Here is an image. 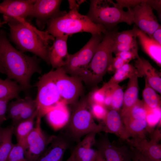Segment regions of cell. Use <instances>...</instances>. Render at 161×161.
I'll list each match as a JSON object with an SVG mask.
<instances>
[{
    "label": "cell",
    "instance_id": "cell-38",
    "mask_svg": "<svg viewBox=\"0 0 161 161\" xmlns=\"http://www.w3.org/2000/svg\"><path fill=\"white\" fill-rule=\"evenodd\" d=\"M91 112L94 117L103 121L106 117L108 111L104 106L97 104H91Z\"/></svg>",
    "mask_w": 161,
    "mask_h": 161
},
{
    "label": "cell",
    "instance_id": "cell-51",
    "mask_svg": "<svg viewBox=\"0 0 161 161\" xmlns=\"http://www.w3.org/2000/svg\"><path fill=\"white\" fill-rule=\"evenodd\" d=\"M74 161H75L74 160Z\"/></svg>",
    "mask_w": 161,
    "mask_h": 161
},
{
    "label": "cell",
    "instance_id": "cell-42",
    "mask_svg": "<svg viewBox=\"0 0 161 161\" xmlns=\"http://www.w3.org/2000/svg\"><path fill=\"white\" fill-rule=\"evenodd\" d=\"M116 3L121 8L123 9L127 7L128 9H133L135 7L140 4L143 0H117Z\"/></svg>",
    "mask_w": 161,
    "mask_h": 161
},
{
    "label": "cell",
    "instance_id": "cell-18",
    "mask_svg": "<svg viewBox=\"0 0 161 161\" xmlns=\"http://www.w3.org/2000/svg\"><path fill=\"white\" fill-rule=\"evenodd\" d=\"M68 37L65 35L55 37L52 45L49 47L48 59L53 69L63 67L67 63L69 56L67 47Z\"/></svg>",
    "mask_w": 161,
    "mask_h": 161
},
{
    "label": "cell",
    "instance_id": "cell-46",
    "mask_svg": "<svg viewBox=\"0 0 161 161\" xmlns=\"http://www.w3.org/2000/svg\"><path fill=\"white\" fill-rule=\"evenodd\" d=\"M69 7L70 10H78L81 4L80 0H68Z\"/></svg>",
    "mask_w": 161,
    "mask_h": 161
},
{
    "label": "cell",
    "instance_id": "cell-44",
    "mask_svg": "<svg viewBox=\"0 0 161 161\" xmlns=\"http://www.w3.org/2000/svg\"><path fill=\"white\" fill-rule=\"evenodd\" d=\"M146 2L153 9L157 12L159 17L161 19V1L158 0H147Z\"/></svg>",
    "mask_w": 161,
    "mask_h": 161
},
{
    "label": "cell",
    "instance_id": "cell-45",
    "mask_svg": "<svg viewBox=\"0 0 161 161\" xmlns=\"http://www.w3.org/2000/svg\"><path fill=\"white\" fill-rule=\"evenodd\" d=\"M161 26H160L152 34L151 38L161 44Z\"/></svg>",
    "mask_w": 161,
    "mask_h": 161
},
{
    "label": "cell",
    "instance_id": "cell-41",
    "mask_svg": "<svg viewBox=\"0 0 161 161\" xmlns=\"http://www.w3.org/2000/svg\"><path fill=\"white\" fill-rule=\"evenodd\" d=\"M115 55L116 56L122 58L126 63H129L130 61L137 59L139 57L138 53L131 51L122 52Z\"/></svg>",
    "mask_w": 161,
    "mask_h": 161
},
{
    "label": "cell",
    "instance_id": "cell-32",
    "mask_svg": "<svg viewBox=\"0 0 161 161\" xmlns=\"http://www.w3.org/2000/svg\"><path fill=\"white\" fill-rule=\"evenodd\" d=\"M36 108L35 100L30 97L27 105L19 115L12 120V125L13 126L18 123L30 117L34 114Z\"/></svg>",
    "mask_w": 161,
    "mask_h": 161
},
{
    "label": "cell",
    "instance_id": "cell-48",
    "mask_svg": "<svg viewBox=\"0 0 161 161\" xmlns=\"http://www.w3.org/2000/svg\"><path fill=\"white\" fill-rule=\"evenodd\" d=\"M66 161H74V159L72 155L71 154L70 157Z\"/></svg>",
    "mask_w": 161,
    "mask_h": 161
},
{
    "label": "cell",
    "instance_id": "cell-14",
    "mask_svg": "<svg viewBox=\"0 0 161 161\" xmlns=\"http://www.w3.org/2000/svg\"><path fill=\"white\" fill-rule=\"evenodd\" d=\"M35 0H5L0 3V13L3 24L24 19L30 16Z\"/></svg>",
    "mask_w": 161,
    "mask_h": 161
},
{
    "label": "cell",
    "instance_id": "cell-40",
    "mask_svg": "<svg viewBox=\"0 0 161 161\" xmlns=\"http://www.w3.org/2000/svg\"><path fill=\"white\" fill-rule=\"evenodd\" d=\"M126 63L120 57L116 56L113 58L108 71L115 72Z\"/></svg>",
    "mask_w": 161,
    "mask_h": 161
},
{
    "label": "cell",
    "instance_id": "cell-43",
    "mask_svg": "<svg viewBox=\"0 0 161 161\" xmlns=\"http://www.w3.org/2000/svg\"><path fill=\"white\" fill-rule=\"evenodd\" d=\"M131 147L132 153V161H152L136 149L131 146Z\"/></svg>",
    "mask_w": 161,
    "mask_h": 161
},
{
    "label": "cell",
    "instance_id": "cell-23",
    "mask_svg": "<svg viewBox=\"0 0 161 161\" xmlns=\"http://www.w3.org/2000/svg\"><path fill=\"white\" fill-rule=\"evenodd\" d=\"M137 37L143 51L157 65L160 66L161 44L141 30Z\"/></svg>",
    "mask_w": 161,
    "mask_h": 161
},
{
    "label": "cell",
    "instance_id": "cell-22",
    "mask_svg": "<svg viewBox=\"0 0 161 161\" xmlns=\"http://www.w3.org/2000/svg\"><path fill=\"white\" fill-rule=\"evenodd\" d=\"M138 77V75H136L129 78L127 88L124 93L121 116L127 112L139 100Z\"/></svg>",
    "mask_w": 161,
    "mask_h": 161
},
{
    "label": "cell",
    "instance_id": "cell-16",
    "mask_svg": "<svg viewBox=\"0 0 161 161\" xmlns=\"http://www.w3.org/2000/svg\"><path fill=\"white\" fill-rule=\"evenodd\" d=\"M143 0L132 9L134 23L141 31L151 37L160 26L153 9L146 2Z\"/></svg>",
    "mask_w": 161,
    "mask_h": 161
},
{
    "label": "cell",
    "instance_id": "cell-36",
    "mask_svg": "<svg viewBox=\"0 0 161 161\" xmlns=\"http://www.w3.org/2000/svg\"><path fill=\"white\" fill-rule=\"evenodd\" d=\"M113 53L115 54L120 52L131 51L138 53L137 42L131 44H126L114 42L112 47Z\"/></svg>",
    "mask_w": 161,
    "mask_h": 161
},
{
    "label": "cell",
    "instance_id": "cell-28",
    "mask_svg": "<svg viewBox=\"0 0 161 161\" xmlns=\"http://www.w3.org/2000/svg\"><path fill=\"white\" fill-rule=\"evenodd\" d=\"M13 127L11 125L4 128L0 142V161H6L14 144L12 143Z\"/></svg>",
    "mask_w": 161,
    "mask_h": 161
},
{
    "label": "cell",
    "instance_id": "cell-31",
    "mask_svg": "<svg viewBox=\"0 0 161 161\" xmlns=\"http://www.w3.org/2000/svg\"><path fill=\"white\" fill-rule=\"evenodd\" d=\"M140 30L136 26L130 30L116 33L114 38V42L131 44L137 42L136 38Z\"/></svg>",
    "mask_w": 161,
    "mask_h": 161
},
{
    "label": "cell",
    "instance_id": "cell-25",
    "mask_svg": "<svg viewBox=\"0 0 161 161\" xmlns=\"http://www.w3.org/2000/svg\"><path fill=\"white\" fill-rule=\"evenodd\" d=\"M136 75L139 76L137 70L134 66L129 63H126L114 72L109 80L103 86L109 88L115 86L119 85L121 82Z\"/></svg>",
    "mask_w": 161,
    "mask_h": 161
},
{
    "label": "cell",
    "instance_id": "cell-26",
    "mask_svg": "<svg viewBox=\"0 0 161 161\" xmlns=\"http://www.w3.org/2000/svg\"><path fill=\"white\" fill-rule=\"evenodd\" d=\"M22 90L21 87L16 81L7 78L4 80L0 78V99L17 98L20 97L19 95Z\"/></svg>",
    "mask_w": 161,
    "mask_h": 161
},
{
    "label": "cell",
    "instance_id": "cell-19",
    "mask_svg": "<svg viewBox=\"0 0 161 161\" xmlns=\"http://www.w3.org/2000/svg\"><path fill=\"white\" fill-rule=\"evenodd\" d=\"M134 66L139 76L144 77L145 80L155 91L161 93V78L158 72L149 61L139 57L134 61Z\"/></svg>",
    "mask_w": 161,
    "mask_h": 161
},
{
    "label": "cell",
    "instance_id": "cell-17",
    "mask_svg": "<svg viewBox=\"0 0 161 161\" xmlns=\"http://www.w3.org/2000/svg\"><path fill=\"white\" fill-rule=\"evenodd\" d=\"M73 141L65 132L54 135L52 140L37 161H62L65 153Z\"/></svg>",
    "mask_w": 161,
    "mask_h": 161
},
{
    "label": "cell",
    "instance_id": "cell-50",
    "mask_svg": "<svg viewBox=\"0 0 161 161\" xmlns=\"http://www.w3.org/2000/svg\"><path fill=\"white\" fill-rule=\"evenodd\" d=\"M3 24L2 22H1L0 20V28L2 26Z\"/></svg>",
    "mask_w": 161,
    "mask_h": 161
},
{
    "label": "cell",
    "instance_id": "cell-39",
    "mask_svg": "<svg viewBox=\"0 0 161 161\" xmlns=\"http://www.w3.org/2000/svg\"><path fill=\"white\" fill-rule=\"evenodd\" d=\"M10 98H4L0 99V126L1 124L7 119L6 113L10 101L12 100Z\"/></svg>",
    "mask_w": 161,
    "mask_h": 161
},
{
    "label": "cell",
    "instance_id": "cell-15",
    "mask_svg": "<svg viewBox=\"0 0 161 161\" xmlns=\"http://www.w3.org/2000/svg\"><path fill=\"white\" fill-rule=\"evenodd\" d=\"M161 136L160 131L157 129L152 133L150 140L145 136L129 138L126 141L130 146L151 161H161V145L159 143Z\"/></svg>",
    "mask_w": 161,
    "mask_h": 161
},
{
    "label": "cell",
    "instance_id": "cell-33",
    "mask_svg": "<svg viewBox=\"0 0 161 161\" xmlns=\"http://www.w3.org/2000/svg\"><path fill=\"white\" fill-rule=\"evenodd\" d=\"M145 106L146 112L147 131H150L151 129L160 122L161 117L160 109V107L151 109L145 105Z\"/></svg>",
    "mask_w": 161,
    "mask_h": 161
},
{
    "label": "cell",
    "instance_id": "cell-47",
    "mask_svg": "<svg viewBox=\"0 0 161 161\" xmlns=\"http://www.w3.org/2000/svg\"><path fill=\"white\" fill-rule=\"evenodd\" d=\"M4 128H2L1 126H0V142L2 138Z\"/></svg>",
    "mask_w": 161,
    "mask_h": 161
},
{
    "label": "cell",
    "instance_id": "cell-24",
    "mask_svg": "<svg viewBox=\"0 0 161 161\" xmlns=\"http://www.w3.org/2000/svg\"><path fill=\"white\" fill-rule=\"evenodd\" d=\"M37 113L36 109L30 117L13 126V134L16 137L17 143H22L33 129L35 120L37 117Z\"/></svg>",
    "mask_w": 161,
    "mask_h": 161
},
{
    "label": "cell",
    "instance_id": "cell-1",
    "mask_svg": "<svg viewBox=\"0 0 161 161\" xmlns=\"http://www.w3.org/2000/svg\"><path fill=\"white\" fill-rule=\"evenodd\" d=\"M41 72L36 56L27 55L16 49L9 41L6 32L0 30V72L27 90L32 87L30 81L32 75Z\"/></svg>",
    "mask_w": 161,
    "mask_h": 161
},
{
    "label": "cell",
    "instance_id": "cell-20",
    "mask_svg": "<svg viewBox=\"0 0 161 161\" xmlns=\"http://www.w3.org/2000/svg\"><path fill=\"white\" fill-rule=\"evenodd\" d=\"M102 131L114 134L121 139L127 140L129 137L123 123L120 115L117 110L111 109L101 123Z\"/></svg>",
    "mask_w": 161,
    "mask_h": 161
},
{
    "label": "cell",
    "instance_id": "cell-49",
    "mask_svg": "<svg viewBox=\"0 0 161 161\" xmlns=\"http://www.w3.org/2000/svg\"><path fill=\"white\" fill-rule=\"evenodd\" d=\"M97 161H105L103 157L102 156Z\"/></svg>",
    "mask_w": 161,
    "mask_h": 161
},
{
    "label": "cell",
    "instance_id": "cell-13",
    "mask_svg": "<svg viewBox=\"0 0 161 161\" xmlns=\"http://www.w3.org/2000/svg\"><path fill=\"white\" fill-rule=\"evenodd\" d=\"M95 145L105 161H132L131 147L114 145L110 141L107 134L101 135L96 139Z\"/></svg>",
    "mask_w": 161,
    "mask_h": 161
},
{
    "label": "cell",
    "instance_id": "cell-10",
    "mask_svg": "<svg viewBox=\"0 0 161 161\" xmlns=\"http://www.w3.org/2000/svg\"><path fill=\"white\" fill-rule=\"evenodd\" d=\"M55 81L63 101L67 105L77 102L83 94V81L78 76H69L62 67L53 70Z\"/></svg>",
    "mask_w": 161,
    "mask_h": 161
},
{
    "label": "cell",
    "instance_id": "cell-27",
    "mask_svg": "<svg viewBox=\"0 0 161 161\" xmlns=\"http://www.w3.org/2000/svg\"><path fill=\"white\" fill-rule=\"evenodd\" d=\"M96 134L91 133L87 134L78 142L72 153L75 161H80L85 154L95 145Z\"/></svg>",
    "mask_w": 161,
    "mask_h": 161
},
{
    "label": "cell",
    "instance_id": "cell-9",
    "mask_svg": "<svg viewBox=\"0 0 161 161\" xmlns=\"http://www.w3.org/2000/svg\"><path fill=\"white\" fill-rule=\"evenodd\" d=\"M41 118L37 116L34 128L21 143L27 161H37L54 137L47 135L42 129Z\"/></svg>",
    "mask_w": 161,
    "mask_h": 161
},
{
    "label": "cell",
    "instance_id": "cell-3",
    "mask_svg": "<svg viewBox=\"0 0 161 161\" xmlns=\"http://www.w3.org/2000/svg\"><path fill=\"white\" fill-rule=\"evenodd\" d=\"M118 29L106 30L89 64L79 77L89 86H95L101 82L108 72L113 58L112 47Z\"/></svg>",
    "mask_w": 161,
    "mask_h": 161
},
{
    "label": "cell",
    "instance_id": "cell-7",
    "mask_svg": "<svg viewBox=\"0 0 161 161\" xmlns=\"http://www.w3.org/2000/svg\"><path fill=\"white\" fill-rule=\"evenodd\" d=\"M35 86L37 89V96L35 99L37 116L42 117L58 104L64 103L55 83L53 70L39 78Z\"/></svg>",
    "mask_w": 161,
    "mask_h": 161
},
{
    "label": "cell",
    "instance_id": "cell-2",
    "mask_svg": "<svg viewBox=\"0 0 161 161\" xmlns=\"http://www.w3.org/2000/svg\"><path fill=\"white\" fill-rule=\"evenodd\" d=\"M7 24L11 39L20 51L31 52L49 64V45L54 41V37L45 31L37 29L25 19H19Z\"/></svg>",
    "mask_w": 161,
    "mask_h": 161
},
{
    "label": "cell",
    "instance_id": "cell-34",
    "mask_svg": "<svg viewBox=\"0 0 161 161\" xmlns=\"http://www.w3.org/2000/svg\"><path fill=\"white\" fill-rule=\"evenodd\" d=\"M124 93L122 87L119 85L114 86L111 106L112 109L118 111L122 106Z\"/></svg>",
    "mask_w": 161,
    "mask_h": 161
},
{
    "label": "cell",
    "instance_id": "cell-29",
    "mask_svg": "<svg viewBox=\"0 0 161 161\" xmlns=\"http://www.w3.org/2000/svg\"><path fill=\"white\" fill-rule=\"evenodd\" d=\"M145 84L143 92V102L148 107L154 109L160 107V97L155 90L145 80Z\"/></svg>",
    "mask_w": 161,
    "mask_h": 161
},
{
    "label": "cell",
    "instance_id": "cell-11",
    "mask_svg": "<svg viewBox=\"0 0 161 161\" xmlns=\"http://www.w3.org/2000/svg\"><path fill=\"white\" fill-rule=\"evenodd\" d=\"M145 105L139 99L127 112L121 116L129 138L145 136L147 127Z\"/></svg>",
    "mask_w": 161,
    "mask_h": 161
},
{
    "label": "cell",
    "instance_id": "cell-5",
    "mask_svg": "<svg viewBox=\"0 0 161 161\" xmlns=\"http://www.w3.org/2000/svg\"><path fill=\"white\" fill-rule=\"evenodd\" d=\"M86 16L94 23L101 25L107 30H112L119 23L129 25L134 23L132 9L125 11L111 0H91Z\"/></svg>",
    "mask_w": 161,
    "mask_h": 161
},
{
    "label": "cell",
    "instance_id": "cell-35",
    "mask_svg": "<svg viewBox=\"0 0 161 161\" xmlns=\"http://www.w3.org/2000/svg\"><path fill=\"white\" fill-rule=\"evenodd\" d=\"M6 161H27L21 143L14 145Z\"/></svg>",
    "mask_w": 161,
    "mask_h": 161
},
{
    "label": "cell",
    "instance_id": "cell-37",
    "mask_svg": "<svg viewBox=\"0 0 161 161\" xmlns=\"http://www.w3.org/2000/svg\"><path fill=\"white\" fill-rule=\"evenodd\" d=\"M88 96L91 104H97L103 106L105 90L102 87L100 89H95L90 92Z\"/></svg>",
    "mask_w": 161,
    "mask_h": 161
},
{
    "label": "cell",
    "instance_id": "cell-8",
    "mask_svg": "<svg viewBox=\"0 0 161 161\" xmlns=\"http://www.w3.org/2000/svg\"><path fill=\"white\" fill-rule=\"evenodd\" d=\"M102 34H95L86 44L76 53L69 54L66 64L62 67L66 74L79 77L92 58L103 37Z\"/></svg>",
    "mask_w": 161,
    "mask_h": 161
},
{
    "label": "cell",
    "instance_id": "cell-6",
    "mask_svg": "<svg viewBox=\"0 0 161 161\" xmlns=\"http://www.w3.org/2000/svg\"><path fill=\"white\" fill-rule=\"evenodd\" d=\"M69 121L65 131L73 141L79 142L83 137L91 133L102 131L101 123L97 124L91 112V103L88 95L72 105Z\"/></svg>",
    "mask_w": 161,
    "mask_h": 161
},
{
    "label": "cell",
    "instance_id": "cell-4",
    "mask_svg": "<svg viewBox=\"0 0 161 161\" xmlns=\"http://www.w3.org/2000/svg\"><path fill=\"white\" fill-rule=\"evenodd\" d=\"M47 25L45 31L54 37L81 32L102 34L107 30L104 27L94 23L86 15L80 14L78 10L75 9L70 10L64 16L50 20Z\"/></svg>",
    "mask_w": 161,
    "mask_h": 161
},
{
    "label": "cell",
    "instance_id": "cell-21",
    "mask_svg": "<svg viewBox=\"0 0 161 161\" xmlns=\"http://www.w3.org/2000/svg\"><path fill=\"white\" fill-rule=\"evenodd\" d=\"M70 113L68 105L63 102L58 104L46 114L48 122L55 130L66 126L69 119Z\"/></svg>",
    "mask_w": 161,
    "mask_h": 161
},
{
    "label": "cell",
    "instance_id": "cell-30",
    "mask_svg": "<svg viewBox=\"0 0 161 161\" xmlns=\"http://www.w3.org/2000/svg\"><path fill=\"white\" fill-rule=\"evenodd\" d=\"M30 97L28 96L24 98L19 97L9 102L7 111L8 117L12 120L16 118L27 105Z\"/></svg>",
    "mask_w": 161,
    "mask_h": 161
},
{
    "label": "cell",
    "instance_id": "cell-12",
    "mask_svg": "<svg viewBox=\"0 0 161 161\" xmlns=\"http://www.w3.org/2000/svg\"><path fill=\"white\" fill-rule=\"evenodd\" d=\"M62 0H37L34 3L30 16L36 19V24L43 30L50 20L65 15L66 11L60 10Z\"/></svg>",
    "mask_w": 161,
    "mask_h": 161
}]
</instances>
